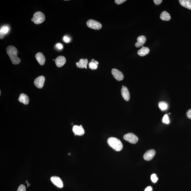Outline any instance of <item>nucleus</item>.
I'll return each instance as SVG.
<instances>
[{"instance_id":"1","label":"nucleus","mask_w":191,"mask_h":191,"mask_svg":"<svg viewBox=\"0 0 191 191\" xmlns=\"http://www.w3.org/2000/svg\"><path fill=\"white\" fill-rule=\"evenodd\" d=\"M7 52L12 63L14 65H18L21 62V59L17 56L18 50L13 46H9L7 48Z\"/></svg>"},{"instance_id":"2","label":"nucleus","mask_w":191,"mask_h":191,"mask_svg":"<svg viewBox=\"0 0 191 191\" xmlns=\"http://www.w3.org/2000/svg\"><path fill=\"white\" fill-rule=\"evenodd\" d=\"M107 142L111 147L117 152L121 151L123 149V145L121 142L115 137H110L108 139Z\"/></svg>"},{"instance_id":"3","label":"nucleus","mask_w":191,"mask_h":191,"mask_svg":"<svg viewBox=\"0 0 191 191\" xmlns=\"http://www.w3.org/2000/svg\"><path fill=\"white\" fill-rule=\"evenodd\" d=\"M45 15L42 12L38 11L36 12L33 15L31 21L35 24H39L42 23L45 21Z\"/></svg>"},{"instance_id":"4","label":"nucleus","mask_w":191,"mask_h":191,"mask_svg":"<svg viewBox=\"0 0 191 191\" xmlns=\"http://www.w3.org/2000/svg\"><path fill=\"white\" fill-rule=\"evenodd\" d=\"M87 25L90 28L95 30H99L102 28V25L100 23L94 20H88L86 23Z\"/></svg>"},{"instance_id":"5","label":"nucleus","mask_w":191,"mask_h":191,"mask_svg":"<svg viewBox=\"0 0 191 191\" xmlns=\"http://www.w3.org/2000/svg\"><path fill=\"white\" fill-rule=\"evenodd\" d=\"M124 139L129 143L132 144L136 143L138 140V137L131 133L125 134L124 136Z\"/></svg>"},{"instance_id":"6","label":"nucleus","mask_w":191,"mask_h":191,"mask_svg":"<svg viewBox=\"0 0 191 191\" xmlns=\"http://www.w3.org/2000/svg\"><path fill=\"white\" fill-rule=\"evenodd\" d=\"M111 73L116 80L120 81L123 80L124 76L121 72L116 69H113L111 70Z\"/></svg>"},{"instance_id":"7","label":"nucleus","mask_w":191,"mask_h":191,"mask_svg":"<svg viewBox=\"0 0 191 191\" xmlns=\"http://www.w3.org/2000/svg\"><path fill=\"white\" fill-rule=\"evenodd\" d=\"M45 81V78L43 76H40L36 78L34 80V84L37 88H42L43 87Z\"/></svg>"},{"instance_id":"8","label":"nucleus","mask_w":191,"mask_h":191,"mask_svg":"<svg viewBox=\"0 0 191 191\" xmlns=\"http://www.w3.org/2000/svg\"><path fill=\"white\" fill-rule=\"evenodd\" d=\"M73 131L75 135L82 136L85 134V131L82 125H75L73 127Z\"/></svg>"},{"instance_id":"9","label":"nucleus","mask_w":191,"mask_h":191,"mask_svg":"<svg viewBox=\"0 0 191 191\" xmlns=\"http://www.w3.org/2000/svg\"><path fill=\"white\" fill-rule=\"evenodd\" d=\"M51 180L53 184L58 187L62 188L63 187V183L61 179L59 177L56 176L52 177Z\"/></svg>"},{"instance_id":"10","label":"nucleus","mask_w":191,"mask_h":191,"mask_svg":"<svg viewBox=\"0 0 191 191\" xmlns=\"http://www.w3.org/2000/svg\"><path fill=\"white\" fill-rule=\"evenodd\" d=\"M155 154V151L154 149H151L146 151L143 156V158L146 161H150L153 158Z\"/></svg>"},{"instance_id":"11","label":"nucleus","mask_w":191,"mask_h":191,"mask_svg":"<svg viewBox=\"0 0 191 191\" xmlns=\"http://www.w3.org/2000/svg\"><path fill=\"white\" fill-rule=\"evenodd\" d=\"M121 94L122 97L127 101L130 100V94L129 90L125 86H123L121 90Z\"/></svg>"},{"instance_id":"12","label":"nucleus","mask_w":191,"mask_h":191,"mask_svg":"<svg viewBox=\"0 0 191 191\" xmlns=\"http://www.w3.org/2000/svg\"><path fill=\"white\" fill-rule=\"evenodd\" d=\"M66 61V60L65 57L62 56H58L55 60L56 65L58 67H61L63 66Z\"/></svg>"},{"instance_id":"13","label":"nucleus","mask_w":191,"mask_h":191,"mask_svg":"<svg viewBox=\"0 0 191 191\" xmlns=\"http://www.w3.org/2000/svg\"><path fill=\"white\" fill-rule=\"evenodd\" d=\"M35 57L40 65H43L45 64L46 59L43 53L40 52L36 54Z\"/></svg>"},{"instance_id":"14","label":"nucleus","mask_w":191,"mask_h":191,"mask_svg":"<svg viewBox=\"0 0 191 191\" xmlns=\"http://www.w3.org/2000/svg\"><path fill=\"white\" fill-rule=\"evenodd\" d=\"M137 42L135 44V46L137 48L143 46L144 44L145 43L146 41V36H139L137 38Z\"/></svg>"},{"instance_id":"15","label":"nucleus","mask_w":191,"mask_h":191,"mask_svg":"<svg viewBox=\"0 0 191 191\" xmlns=\"http://www.w3.org/2000/svg\"><path fill=\"white\" fill-rule=\"evenodd\" d=\"M88 59H81L79 60V62L76 63V66L79 68H87V65L88 63Z\"/></svg>"},{"instance_id":"16","label":"nucleus","mask_w":191,"mask_h":191,"mask_svg":"<svg viewBox=\"0 0 191 191\" xmlns=\"http://www.w3.org/2000/svg\"><path fill=\"white\" fill-rule=\"evenodd\" d=\"M18 100L20 102L26 105H28L30 101L28 96L24 94H21L20 95Z\"/></svg>"},{"instance_id":"17","label":"nucleus","mask_w":191,"mask_h":191,"mask_svg":"<svg viewBox=\"0 0 191 191\" xmlns=\"http://www.w3.org/2000/svg\"><path fill=\"white\" fill-rule=\"evenodd\" d=\"M149 51V49L147 47H143L137 52V53L139 56H144L148 54Z\"/></svg>"},{"instance_id":"18","label":"nucleus","mask_w":191,"mask_h":191,"mask_svg":"<svg viewBox=\"0 0 191 191\" xmlns=\"http://www.w3.org/2000/svg\"><path fill=\"white\" fill-rule=\"evenodd\" d=\"M180 4L183 7L191 10V1L190 0H180Z\"/></svg>"},{"instance_id":"19","label":"nucleus","mask_w":191,"mask_h":191,"mask_svg":"<svg viewBox=\"0 0 191 191\" xmlns=\"http://www.w3.org/2000/svg\"><path fill=\"white\" fill-rule=\"evenodd\" d=\"M160 18L163 21H169L171 19L170 15L166 11H163L160 15Z\"/></svg>"},{"instance_id":"20","label":"nucleus","mask_w":191,"mask_h":191,"mask_svg":"<svg viewBox=\"0 0 191 191\" xmlns=\"http://www.w3.org/2000/svg\"><path fill=\"white\" fill-rule=\"evenodd\" d=\"M9 28L7 26H4L1 27L0 30V34H1V39H3L4 35L8 32Z\"/></svg>"},{"instance_id":"21","label":"nucleus","mask_w":191,"mask_h":191,"mask_svg":"<svg viewBox=\"0 0 191 191\" xmlns=\"http://www.w3.org/2000/svg\"><path fill=\"white\" fill-rule=\"evenodd\" d=\"M159 106L161 111H164L167 109L168 105L166 102L161 101L159 103Z\"/></svg>"},{"instance_id":"22","label":"nucleus","mask_w":191,"mask_h":191,"mask_svg":"<svg viewBox=\"0 0 191 191\" xmlns=\"http://www.w3.org/2000/svg\"><path fill=\"white\" fill-rule=\"evenodd\" d=\"M89 67L90 69L92 70L97 69L98 68V65L94 62H90L89 63Z\"/></svg>"},{"instance_id":"23","label":"nucleus","mask_w":191,"mask_h":191,"mask_svg":"<svg viewBox=\"0 0 191 191\" xmlns=\"http://www.w3.org/2000/svg\"><path fill=\"white\" fill-rule=\"evenodd\" d=\"M162 121L163 123L166 124H169L170 122H169V117L167 114H165L163 116Z\"/></svg>"},{"instance_id":"24","label":"nucleus","mask_w":191,"mask_h":191,"mask_svg":"<svg viewBox=\"0 0 191 191\" xmlns=\"http://www.w3.org/2000/svg\"><path fill=\"white\" fill-rule=\"evenodd\" d=\"M151 180H152L153 182L154 183H156L158 180V178L157 177L156 175L155 174H153L151 176Z\"/></svg>"},{"instance_id":"25","label":"nucleus","mask_w":191,"mask_h":191,"mask_svg":"<svg viewBox=\"0 0 191 191\" xmlns=\"http://www.w3.org/2000/svg\"><path fill=\"white\" fill-rule=\"evenodd\" d=\"M17 191H26L25 186L23 184H21L18 188Z\"/></svg>"},{"instance_id":"26","label":"nucleus","mask_w":191,"mask_h":191,"mask_svg":"<svg viewBox=\"0 0 191 191\" xmlns=\"http://www.w3.org/2000/svg\"><path fill=\"white\" fill-rule=\"evenodd\" d=\"M126 1V0H115V2L117 5H120V4L123 3Z\"/></svg>"},{"instance_id":"27","label":"nucleus","mask_w":191,"mask_h":191,"mask_svg":"<svg viewBox=\"0 0 191 191\" xmlns=\"http://www.w3.org/2000/svg\"><path fill=\"white\" fill-rule=\"evenodd\" d=\"M186 114L188 118L191 119V109L187 111Z\"/></svg>"},{"instance_id":"28","label":"nucleus","mask_w":191,"mask_h":191,"mask_svg":"<svg viewBox=\"0 0 191 191\" xmlns=\"http://www.w3.org/2000/svg\"><path fill=\"white\" fill-rule=\"evenodd\" d=\"M153 1L155 5H159L163 1L162 0H154Z\"/></svg>"},{"instance_id":"29","label":"nucleus","mask_w":191,"mask_h":191,"mask_svg":"<svg viewBox=\"0 0 191 191\" xmlns=\"http://www.w3.org/2000/svg\"><path fill=\"white\" fill-rule=\"evenodd\" d=\"M56 47L57 49H62L63 48V46L62 44L60 43H58L56 44Z\"/></svg>"},{"instance_id":"30","label":"nucleus","mask_w":191,"mask_h":191,"mask_svg":"<svg viewBox=\"0 0 191 191\" xmlns=\"http://www.w3.org/2000/svg\"><path fill=\"white\" fill-rule=\"evenodd\" d=\"M63 40L65 42L68 43L70 42V38L67 37V36H65L63 37Z\"/></svg>"},{"instance_id":"31","label":"nucleus","mask_w":191,"mask_h":191,"mask_svg":"<svg viewBox=\"0 0 191 191\" xmlns=\"http://www.w3.org/2000/svg\"><path fill=\"white\" fill-rule=\"evenodd\" d=\"M152 188L150 186H148V187L146 188L144 191H152Z\"/></svg>"},{"instance_id":"32","label":"nucleus","mask_w":191,"mask_h":191,"mask_svg":"<svg viewBox=\"0 0 191 191\" xmlns=\"http://www.w3.org/2000/svg\"><path fill=\"white\" fill-rule=\"evenodd\" d=\"M94 62L97 65H98L99 64V63L97 61H94Z\"/></svg>"},{"instance_id":"33","label":"nucleus","mask_w":191,"mask_h":191,"mask_svg":"<svg viewBox=\"0 0 191 191\" xmlns=\"http://www.w3.org/2000/svg\"><path fill=\"white\" fill-rule=\"evenodd\" d=\"M95 61L94 60V59H91V61L92 62H94V61Z\"/></svg>"},{"instance_id":"34","label":"nucleus","mask_w":191,"mask_h":191,"mask_svg":"<svg viewBox=\"0 0 191 191\" xmlns=\"http://www.w3.org/2000/svg\"><path fill=\"white\" fill-rule=\"evenodd\" d=\"M53 61H55V60L54 59H53Z\"/></svg>"}]
</instances>
